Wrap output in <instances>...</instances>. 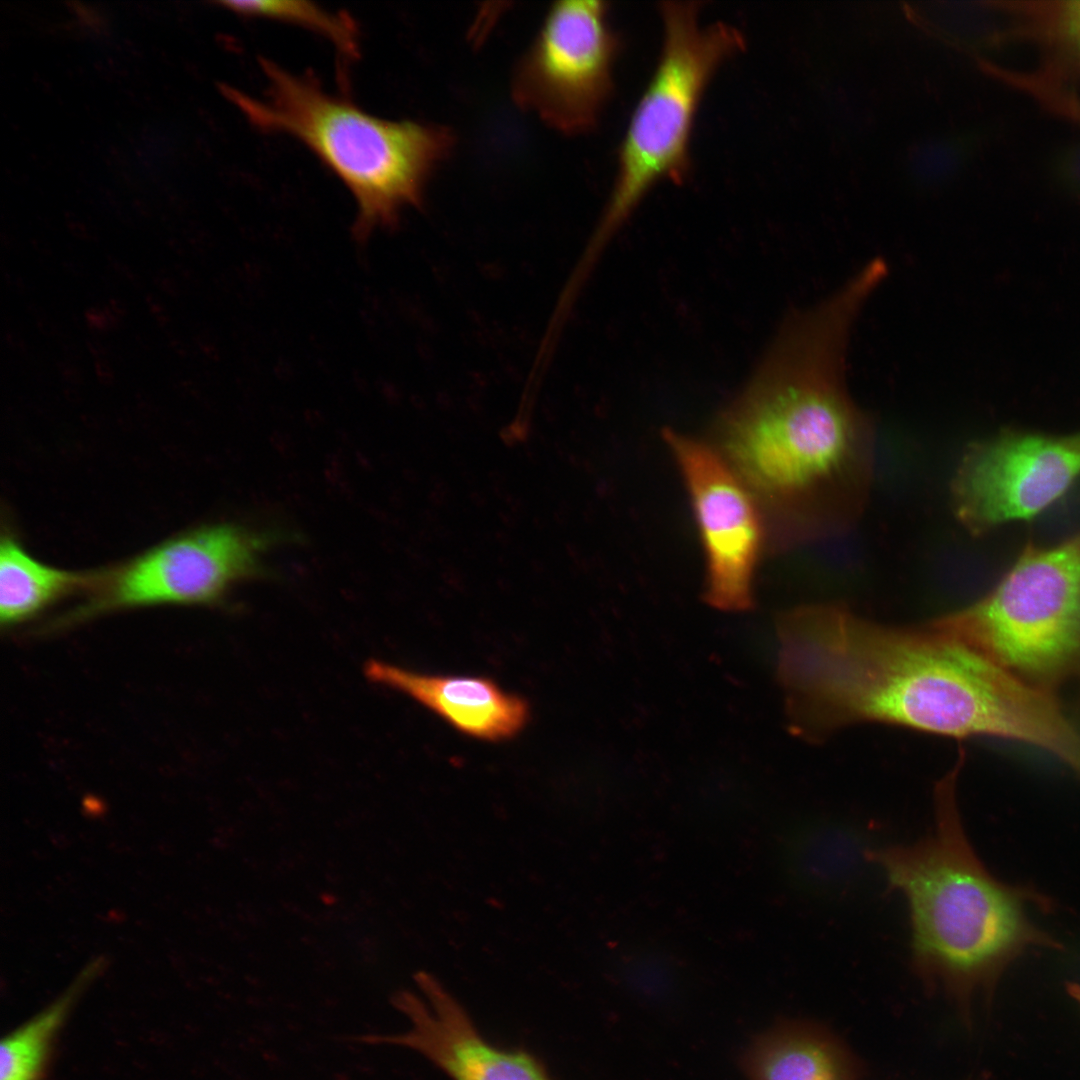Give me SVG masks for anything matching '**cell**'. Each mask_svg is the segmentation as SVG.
Listing matches in <instances>:
<instances>
[{
  "label": "cell",
  "mask_w": 1080,
  "mask_h": 1080,
  "mask_svg": "<svg viewBox=\"0 0 1080 1080\" xmlns=\"http://www.w3.org/2000/svg\"><path fill=\"white\" fill-rule=\"evenodd\" d=\"M775 637L788 725L808 741L885 723L959 739H1011L1059 760L1079 745L1051 691L928 624H883L824 602L779 614Z\"/></svg>",
  "instance_id": "6da1fadb"
},
{
  "label": "cell",
  "mask_w": 1080,
  "mask_h": 1080,
  "mask_svg": "<svg viewBox=\"0 0 1080 1080\" xmlns=\"http://www.w3.org/2000/svg\"><path fill=\"white\" fill-rule=\"evenodd\" d=\"M863 304L841 288L792 315L721 419L725 460L790 542L846 533L868 503L874 430L845 381Z\"/></svg>",
  "instance_id": "7a4b0ae2"
},
{
  "label": "cell",
  "mask_w": 1080,
  "mask_h": 1080,
  "mask_svg": "<svg viewBox=\"0 0 1080 1080\" xmlns=\"http://www.w3.org/2000/svg\"><path fill=\"white\" fill-rule=\"evenodd\" d=\"M960 768L958 761L935 786L929 834L911 845L868 850L865 857L906 898L913 971L969 1023L973 1000H989L1017 957L1058 945L1029 916L1038 896L996 879L971 846L956 801Z\"/></svg>",
  "instance_id": "3957f363"
},
{
  "label": "cell",
  "mask_w": 1080,
  "mask_h": 1080,
  "mask_svg": "<svg viewBox=\"0 0 1080 1080\" xmlns=\"http://www.w3.org/2000/svg\"><path fill=\"white\" fill-rule=\"evenodd\" d=\"M263 96L219 84L256 129L288 134L308 147L346 186L356 203L352 232L365 242L391 229L407 208L421 207L426 187L448 159L456 135L448 126L374 116L312 74H294L260 58Z\"/></svg>",
  "instance_id": "277c9868"
},
{
  "label": "cell",
  "mask_w": 1080,
  "mask_h": 1080,
  "mask_svg": "<svg viewBox=\"0 0 1080 1080\" xmlns=\"http://www.w3.org/2000/svg\"><path fill=\"white\" fill-rule=\"evenodd\" d=\"M659 10L660 57L623 137L592 252L621 227L656 183L685 181L703 93L719 66L744 48V36L735 26L722 21L702 25L698 2H663Z\"/></svg>",
  "instance_id": "5b68a950"
},
{
  "label": "cell",
  "mask_w": 1080,
  "mask_h": 1080,
  "mask_svg": "<svg viewBox=\"0 0 1080 1080\" xmlns=\"http://www.w3.org/2000/svg\"><path fill=\"white\" fill-rule=\"evenodd\" d=\"M928 625L1051 691L1080 664V534L1027 545L982 598Z\"/></svg>",
  "instance_id": "8992f818"
},
{
  "label": "cell",
  "mask_w": 1080,
  "mask_h": 1080,
  "mask_svg": "<svg viewBox=\"0 0 1080 1080\" xmlns=\"http://www.w3.org/2000/svg\"><path fill=\"white\" fill-rule=\"evenodd\" d=\"M618 48L606 2L557 1L513 68L512 101L558 133L584 134L612 93Z\"/></svg>",
  "instance_id": "52a82bcc"
},
{
  "label": "cell",
  "mask_w": 1080,
  "mask_h": 1080,
  "mask_svg": "<svg viewBox=\"0 0 1080 1080\" xmlns=\"http://www.w3.org/2000/svg\"><path fill=\"white\" fill-rule=\"evenodd\" d=\"M281 534L239 523L200 526L100 573L89 613L162 603L212 604L263 576Z\"/></svg>",
  "instance_id": "ba28073f"
},
{
  "label": "cell",
  "mask_w": 1080,
  "mask_h": 1080,
  "mask_svg": "<svg viewBox=\"0 0 1080 1080\" xmlns=\"http://www.w3.org/2000/svg\"><path fill=\"white\" fill-rule=\"evenodd\" d=\"M1080 478V431H1004L970 444L951 479L953 514L972 536L1030 520Z\"/></svg>",
  "instance_id": "9c48e42d"
},
{
  "label": "cell",
  "mask_w": 1080,
  "mask_h": 1080,
  "mask_svg": "<svg viewBox=\"0 0 1080 1080\" xmlns=\"http://www.w3.org/2000/svg\"><path fill=\"white\" fill-rule=\"evenodd\" d=\"M664 437L686 482L704 546V599L723 611H747L754 604L753 577L763 540L755 497L707 445L673 430Z\"/></svg>",
  "instance_id": "30bf717a"
},
{
  "label": "cell",
  "mask_w": 1080,
  "mask_h": 1080,
  "mask_svg": "<svg viewBox=\"0 0 1080 1080\" xmlns=\"http://www.w3.org/2000/svg\"><path fill=\"white\" fill-rule=\"evenodd\" d=\"M415 981L421 994L401 990L391 999L408 1020V1029L392 1035L361 1036V1042L412 1049L452 1080H553L533 1054L487 1040L436 977L419 972Z\"/></svg>",
  "instance_id": "8fae6325"
},
{
  "label": "cell",
  "mask_w": 1080,
  "mask_h": 1080,
  "mask_svg": "<svg viewBox=\"0 0 1080 1080\" xmlns=\"http://www.w3.org/2000/svg\"><path fill=\"white\" fill-rule=\"evenodd\" d=\"M364 672L371 682L408 695L478 739L512 738L529 719L527 701L489 678L420 674L379 660L369 661Z\"/></svg>",
  "instance_id": "7c38bea8"
},
{
  "label": "cell",
  "mask_w": 1080,
  "mask_h": 1080,
  "mask_svg": "<svg viewBox=\"0 0 1080 1080\" xmlns=\"http://www.w3.org/2000/svg\"><path fill=\"white\" fill-rule=\"evenodd\" d=\"M741 1065L749 1080H864L848 1046L825 1025L803 1019L782 1020L760 1033Z\"/></svg>",
  "instance_id": "4fadbf2b"
},
{
  "label": "cell",
  "mask_w": 1080,
  "mask_h": 1080,
  "mask_svg": "<svg viewBox=\"0 0 1080 1080\" xmlns=\"http://www.w3.org/2000/svg\"><path fill=\"white\" fill-rule=\"evenodd\" d=\"M99 573L57 569L29 555L10 534L0 545V618L2 624L22 621L61 596L95 586Z\"/></svg>",
  "instance_id": "5bb4252c"
},
{
  "label": "cell",
  "mask_w": 1080,
  "mask_h": 1080,
  "mask_svg": "<svg viewBox=\"0 0 1080 1080\" xmlns=\"http://www.w3.org/2000/svg\"><path fill=\"white\" fill-rule=\"evenodd\" d=\"M1007 16L1009 34L1037 45L1041 68L1059 79L1080 75V0L993 1Z\"/></svg>",
  "instance_id": "9a60e30c"
},
{
  "label": "cell",
  "mask_w": 1080,
  "mask_h": 1080,
  "mask_svg": "<svg viewBox=\"0 0 1080 1080\" xmlns=\"http://www.w3.org/2000/svg\"><path fill=\"white\" fill-rule=\"evenodd\" d=\"M104 968V958L91 960L61 995L2 1040L0 1080H43L56 1035Z\"/></svg>",
  "instance_id": "2e32d148"
},
{
  "label": "cell",
  "mask_w": 1080,
  "mask_h": 1080,
  "mask_svg": "<svg viewBox=\"0 0 1080 1080\" xmlns=\"http://www.w3.org/2000/svg\"><path fill=\"white\" fill-rule=\"evenodd\" d=\"M219 4L244 17L302 26L328 39L343 57L354 59L359 56V31L353 18L345 12H330L307 1H221Z\"/></svg>",
  "instance_id": "e0dca14e"
},
{
  "label": "cell",
  "mask_w": 1080,
  "mask_h": 1080,
  "mask_svg": "<svg viewBox=\"0 0 1080 1080\" xmlns=\"http://www.w3.org/2000/svg\"><path fill=\"white\" fill-rule=\"evenodd\" d=\"M97 376L104 381H111L113 377V371L110 365L104 359H97L95 363Z\"/></svg>",
  "instance_id": "ac0fdd59"
},
{
  "label": "cell",
  "mask_w": 1080,
  "mask_h": 1080,
  "mask_svg": "<svg viewBox=\"0 0 1080 1080\" xmlns=\"http://www.w3.org/2000/svg\"><path fill=\"white\" fill-rule=\"evenodd\" d=\"M156 281L159 287L169 295L174 296L178 294V287L176 285V282L172 278L162 275L158 277Z\"/></svg>",
  "instance_id": "d6986e66"
},
{
  "label": "cell",
  "mask_w": 1080,
  "mask_h": 1080,
  "mask_svg": "<svg viewBox=\"0 0 1080 1080\" xmlns=\"http://www.w3.org/2000/svg\"><path fill=\"white\" fill-rule=\"evenodd\" d=\"M87 346L91 354H93L98 359H103V357L107 353L105 347L97 340H89L87 342Z\"/></svg>",
  "instance_id": "ffe728a7"
},
{
  "label": "cell",
  "mask_w": 1080,
  "mask_h": 1080,
  "mask_svg": "<svg viewBox=\"0 0 1080 1080\" xmlns=\"http://www.w3.org/2000/svg\"><path fill=\"white\" fill-rule=\"evenodd\" d=\"M1067 987V993L1080 1007V984L1072 982Z\"/></svg>",
  "instance_id": "44dd1931"
},
{
  "label": "cell",
  "mask_w": 1080,
  "mask_h": 1080,
  "mask_svg": "<svg viewBox=\"0 0 1080 1080\" xmlns=\"http://www.w3.org/2000/svg\"><path fill=\"white\" fill-rule=\"evenodd\" d=\"M1076 122H1077V125L1080 127V110H1079V112H1078V114L1076 116Z\"/></svg>",
  "instance_id": "7402d4cb"
}]
</instances>
